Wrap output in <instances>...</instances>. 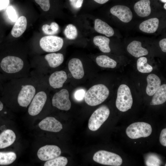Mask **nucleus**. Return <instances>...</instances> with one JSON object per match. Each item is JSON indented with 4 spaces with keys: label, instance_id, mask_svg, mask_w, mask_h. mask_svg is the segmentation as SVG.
Returning <instances> with one entry per match:
<instances>
[{
    "label": "nucleus",
    "instance_id": "38",
    "mask_svg": "<svg viewBox=\"0 0 166 166\" xmlns=\"http://www.w3.org/2000/svg\"><path fill=\"white\" fill-rule=\"evenodd\" d=\"M159 45L161 48L162 50L164 52H166V38H164L160 40L159 42Z\"/></svg>",
    "mask_w": 166,
    "mask_h": 166
},
{
    "label": "nucleus",
    "instance_id": "9",
    "mask_svg": "<svg viewBox=\"0 0 166 166\" xmlns=\"http://www.w3.org/2000/svg\"><path fill=\"white\" fill-rule=\"evenodd\" d=\"M64 43L63 39L55 36H48L42 38L39 41V46L44 51L54 53L60 50Z\"/></svg>",
    "mask_w": 166,
    "mask_h": 166
},
{
    "label": "nucleus",
    "instance_id": "36",
    "mask_svg": "<svg viewBox=\"0 0 166 166\" xmlns=\"http://www.w3.org/2000/svg\"><path fill=\"white\" fill-rule=\"evenodd\" d=\"M160 144L164 146H166V128L162 129L160 136Z\"/></svg>",
    "mask_w": 166,
    "mask_h": 166
},
{
    "label": "nucleus",
    "instance_id": "29",
    "mask_svg": "<svg viewBox=\"0 0 166 166\" xmlns=\"http://www.w3.org/2000/svg\"><path fill=\"white\" fill-rule=\"evenodd\" d=\"M68 163V160L64 156H58L53 159L47 160L44 164V166H65Z\"/></svg>",
    "mask_w": 166,
    "mask_h": 166
},
{
    "label": "nucleus",
    "instance_id": "5",
    "mask_svg": "<svg viewBox=\"0 0 166 166\" xmlns=\"http://www.w3.org/2000/svg\"><path fill=\"white\" fill-rule=\"evenodd\" d=\"M133 99L129 87L125 84L120 85L117 92L116 105L117 109L121 112H126L131 109Z\"/></svg>",
    "mask_w": 166,
    "mask_h": 166
},
{
    "label": "nucleus",
    "instance_id": "18",
    "mask_svg": "<svg viewBox=\"0 0 166 166\" xmlns=\"http://www.w3.org/2000/svg\"><path fill=\"white\" fill-rule=\"evenodd\" d=\"M150 0H140L136 2L134 9L139 16L144 17L149 16L151 13Z\"/></svg>",
    "mask_w": 166,
    "mask_h": 166
},
{
    "label": "nucleus",
    "instance_id": "2",
    "mask_svg": "<svg viewBox=\"0 0 166 166\" xmlns=\"http://www.w3.org/2000/svg\"><path fill=\"white\" fill-rule=\"evenodd\" d=\"M31 67L26 59L19 55H0V73L7 81L30 76Z\"/></svg>",
    "mask_w": 166,
    "mask_h": 166
},
{
    "label": "nucleus",
    "instance_id": "24",
    "mask_svg": "<svg viewBox=\"0 0 166 166\" xmlns=\"http://www.w3.org/2000/svg\"><path fill=\"white\" fill-rule=\"evenodd\" d=\"M153 95L150 103L151 105H159L164 103L166 101V84L160 85Z\"/></svg>",
    "mask_w": 166,
    "mask_h": 166
},
{
    "label": "nucleus",
    "instance_id": "19",
    "mask_svg": "<svg viewBox=\"0 0 166 166\" xmlns=\"http://www.w3.org/2000/svg\"><path fill=\"white\" fill-rule=\"evenodd\" d=\"M127 50L131 55L136 57L147 55L148 53V50L142 47L141 42L137 41L130 43L127 46Z\"/></svg>",
    "mask_w": 166,
    "mask_h": 166
},
{
    "label": "nucleus",
    "instance_id": "20",
    "mask_svg": "<svg viewBox=\"0 0 166 166\" xmlns=\"http://www.w3.org/2000/svg\"><path fill=\"white\" fill-rule=\"evenodd\" d=\"M27 25V19L25 17H20L16 21L11 31L12 36L15 38L20 36L25 31Z\"/></svg>",
    "mask_w": 166,
    "mask_h": 166
},
{
    "label": "nucleus",
    "instance_id": "15",
    "mask_svg": "<svg viewBox=\"0 0 166 166\" xmlns=\"http://www.w3.org/2000/svg\"><path fill=\"white\" fill-rule=\"evenodd\" d=\"M38 126L42 130L53 132H59L62 128L61 123L52 117H46L39 122Z\"/></svg>",
    "mask_w": 166,
    "mask_h": 166
},
{
    "label": "nucleus",
    "instance_id": "8",
    "mask_svg": "<svg viewBox=\"0 0 166 166\" xmlns=\"http://www.w3.org/2000/svg\"><path fill=\"white\" fill-rule=\"evenodd\" d=\"M93 159L101 164L113 166H120L122 163V160L119 155L105 150H100L94 154Z\"/></svg>",
    "mask_w": 166,
    "mask_h": 166
},
{
    "label": "nucleus",
    "instance_id": "4",
    "mask_svg": "<svg viewBox=\"0 0 166 166\" xmlns=\"http://www.w3.org/2000/svg\"><path fill=\"white\" fill-rule=\"evenodd\" d=\"M109 92L108 88L102 84L95 85L85 93L84 98L89 105L95 106L103 102L108 97Z\"/></svg>",
    "mask_w": 166,
    "mask_h": 166
},
{
    "label": "nucleus",
    "instance_id": "16",
    "mask_svg": "<svg viewBox=\"0 0 166 166\" xmlns=\"http://www.w3.org/2000/svg\"><path fill=\"white\" fill-rule=\"evenodd\" d=\"M69 69L73 77L76 79L82 78L84 75L83 65L81 61L77 58H73L68 63Z\"/></svg>",
    "mask_w": 166,
    "mask_h": 166
},
{
    "label": "nucleus",
    "instance_id": "27",
    "mask_svg": "<svg viewBox=\"0 0 166 166\" xmlns=\"http://www.w3.org/2000/svg\"><path fill=\"white\" fill-rule=\"evenodd\" d=\"M16 157V154L13 152H0V165L10 164L15 160Z\"/></svg>",
    "mask_w": 166,
    "mask_h": 166
},
{
    "label": "nucleus",
    "instance_id": "30",
    "mask_svg": "<svg viewBox=\"0 0 166 166\" xmlns=\"http://www.w3.org/2000/svg\"><path fill=\"white\" fill-rule=\"evenodd\" d=\"M43 33L48 35H53L57 34L59 30L58 25L56 22H52L50 25L45 24L42 27Z\"/></svg>",
    "mask_w": 166,
    "mask_h": 166
},
{
    "label": "nucleus",
    "instance_id": "35",
    "mask_svg": "<svg viewBox=\"0 0 166 166\" xmlns=\"http://www.w3.org/2000/svg\"><path fill=\"white\" fill-rule=\"evenodd\" d=\"M85 91L83 89H80L76 91L74 94L75 98L77 101H81L84 98Z\"/></svg>",
    "mask_w": 166,
    "mask_h": 166
},
{
    "label": "nucleus",
    "instance_id": "1",
    "mask_svg": "<svg viewBox=\"0 0 166 166\" xmlns=\"http://www.w3.org/2000/svg\"><path fill=\"white\" fill-rule=\"evenodd\" d=\"M39 83V79L31 75L11 79L5 83L2 93L5 97L15 99L18 106L26 108L36 92Z\"/></svg>",
    "mask_w": 166,
    "mask_h": 166
},
{
    "label": "nucleus",
    "instance_id": "37",
    "mask_svg": "<svg viewBox=\"0 0 166 166\" xmlns=\"http://www.w3.org/2000/svg\"><path fill=\"white\" fill-rule=\"evenodd\" d=\"M84 0H69L71 5L75 9H78L81 8Z\"/></svg>",
    "mask_w": 166,
    "mask_h": 166
},
{
    "label": "nucleus",
    "instance_id": "33",
    "mask_svg": "<svg viewBox=\"0 0 166 166\" xmlns=\"http://www.w3.org/2000/svg\"><path fill=\"white\" fill-rule=\"evenodd\" d=\"M38 4L41 9L44 11L49 10L50 7L49 0H34Z\"/></svg>",
    "mask_w": 166,
    "mask_h": 166
},
{
    "label": "nucleus",
    "instance_id": "28",
    "mask_svg": "<svg viewBox=\"0 0 166 166\" xmlns=\"http://www.w3.org/2000/svg\"><path fill=\"white\" fill-rule=\"evenodd\" d=\"M137 67V70L142 73H149L153 70L152 67L147 63V59L145 57H140L138 59Z\"/></svg>",
    "mask_w": 166,
    "mask_h": 166
},
{
    "label": "nucleus",
    "instance_id": "12",
    "mask_svg": "<svg viewBox=\"0 0 166 166\" xmlns=\"http://www.w3.org/2000/svg\"><path fill=\"white\" fill-rule=\"evenodd\" d=\"M47 65L41 71L38 73H32L36 75L43 74L46 67L51 69H55L58 67L63 62L64 58L63 54L61 53H51L46 54L44 57Z\"/></svg>",
    "mask_w": 166,
    "mask_h": 166
},
{
    "label": "nucleus",
    "instance_id": "39",
    "mask_svg": "<svg viewBox=\"0 0 166 166\" xmlns=\"http://www.w3.org/2000/svg\"><path fill=\"white\" fill-rule=\"evenodd\" d=\"M9 0H0V10L6 8L9 3Z\"/></svg>",
    "mask_w": 166,
    "mask_h": 166
},
{
    "label": "nucleus",
    "instance_id": "41",
    "mask_svg": "<svg viewBox=\"0 0 166 166\" xmlns=\"http://www.w3.org/2000/svg\"><path fill=\"white\" fill-rule=\"evenodd\" d=\"M97 3L100 4H103L106 3L109 0H93Z\"/></svg>",
    "mask_w": 166,
    "mask_h": 166
},
{
    "label": "nucleus",
    "instance_id": "26",
    "mask_svg": "<svg viewBox=\"0 0 166 166\" xmlns=\"http://www.w3.org/2000/svg\"><path fill=\"white\" fill-rule=\"evenodd\" d=\"M96 61L99 66L103 68H114L117 64L115 61L105 55L98 56L96 59Z\"/></svg>",
    "mask_w": 166,
    "mask_h": 166
},
{
    "label": "nucleus",
    "instance_id": "22",
    "mask_svg": "<svg viewBox=\"0 0 166 166\" xmlns=\"http://www.w3.org/2000/svg\"><path fill=\"white\" fill-rule=\"evenodd\" d=\"M159 22V20L157 18H150L141 23L139 26V29L144 32L152 33L157 30Z\"/></svg>",
    "mask_w": 166,
    "mask_h": 166
},
{
    "label": "nucleus",
    "instance_id": "44",
    "mask_svg": "<svg viewBox=\"0 0 166 166\" xmlns=\"http://www.w3.org/2000/svg\"><path fill=\"white\" fill-rule=\"evenodd\" d=\"M164 8L165 10H166V3H165L164 4Z\"/></svg>",
    "mask_w": 166,
    "mask_h": 166
},
{
    "label": "nucleus",
    "instance_id": "14",
    "mask_svg": "<svg viewBox=\"0 0 166 166\" xmlns=\"http://www.w3.org/2000/svg\"><path fill=\"white\" fill-rule=\"evenodd\" d=\"M67 78L66 73L63 70L56 71L50 75L48 82L50 87L53 89L62 88Z\"/></svg>",
    "mask_w": 166,
    "mask_h": 166
},
{
    "label": "nucleus",
    "instance_id": "31",
    "mask_svg": "<svg viewBox=\"0 0 166 166\" xmlns=\"http://www.w3.org/2000/svg\"><path fill=\"white\" fill-rule=\"evenodd\" d=\"M64 33L66 37L70 40L75 39L78 35V31L76 27L72 24H69L67 26Z\"/></svg>",
    "mask_w": 166,
    "mask_h": 166
},
{
    "label": "nucleus",
    "instance_id": "11",
    "mask_svg": "<svg viewBox=\"0 0 166 166\" xmlns=\"http://www.w3.org/2000/svg\"><path fill=\"white\" fill-rule=\"evenodd\" d=\"M61 153L60 148L55 145H46L38 150L37 156L39 159L46 161L59 156Z\"/></svg>",
    "mask_w": 166,
    "mask_h": 166
},
{
    "label": "nucleus",
    "instance_id": "7",
    "mask_svg": "<svg viewBox=\"0 0 166 166\" xmlns=\"http://www.w3.org/2000/svg\"><path fill=\"white\" fill-rule=\"evenodd\" d=\"M108 107L103 105L95 110L89 121L88 127L92 131L97 130L106 120L110 114Z\"/></svg>",
    "mask_w": 166,
    "mask_h": 166
},
{
    "label": "nucleus",
    "instance_id": "42",
    "mask_svg": "<svg viewBox=\"0 0 166 166\" xmlns=\"http://www.w3.org/2000/svg\"><path fill=\"white\" fill-rule=\"evenodd\" d=\"M4 108V105L3 103L0 101V111H2Z\"/></svg>",
    "mask_w": 166,
    "mask_h": 166
},
{
    "label": "nucleus",
    "instance_id": "10",
    "mask_svg": "<svg viewBox=\"0 0 166 166\" xmlns=\"http://www.w3.org/2000/svg\"><path fill=\"white\" fill-rule=\"evenodd\" d=\"M52 106L57 109L68 111L71 107V103L69 98V93L66 89H62L56 92L52 99Z\"/></svg>",
    "mask_w": 166,
    "mask_h": 166
},
{
    "label": "nucleus",
    "instance_id": "3",
    "mask_svg": "<svg viewBox=\"0 0 166 166\" xmlns=\"http://www.w3.org/2000/svg\"><path fill=\"white\" fill-rule=\"evenodd\" d=\"M39 79V83L36 92L28 106V112L32 116L38 114L43 109L47 99V94L45 89L44 81Z\"/></svg>",
    "mask_w": 166,
    "mask_h": 166
},
{
    "label": "nucleus",
    "instance_id": "6",
    "mask_svg": "<svg viewBox=\"0 0 166 166\" xmlns=\"http://www.w3.org/2000/svg\"><path fill=\"white\" fill-rule=\"evenodd\" d=\"M152 131L151 125L144 122L133 123L127 127L126 131L128 136L132 139L148 137Z\"/></svg>",
    "mask_w": 166,
    "mask_h": 166
},
{
    "label": "nucleus",
    "instance_id": "32",
    "mask_svg": "<svg viewBox=\"0 0 166 166\" xmlns=\"http://www.w3.org/2000/svg\"><path fill=\"white\" fill-rule=\"evenodd\" d=\"M146 162L147 166H160L161 163L158 157L153 155L147 157Z\"/></svg>",
    "mask_w": 166,
    "mask_h": 166
},
{
    "label": "nucleus",
    "instance_id": "43",
    "mask_svg": "<svg viewBox=\"0 0 166 166\" xmlns=\"http://www.w3.org/2000/svg\"><path fill=\"white\" fill-rule=\"evenodd\" d=\"M161 1L164 3L166 2V0H160Z\"/></svg>",
    "mask_w": 166,
    "mask_h": 166
},
{
    "label": "nucleus",
    "instance_id": "13",
    "mask_svg": "<svg viewBox=\"0 0 166 166\" xmlns=\"http://www.w3.org/2000/svg\"><path fill=\"white\" fill-rule=\"evenodd\" d=\"M110 12L113 15L124 23L129 22L132 18V14L131 10L129 7L125 6H115L110 9Z\"/></svg>",
    "mask_w": 166,
    "mask_h": 166
},
{
    "label": "nucleus",
    "instance_id": "21",
    "mask_svg": "<svg viewBox=\"0 0 166 166\" xmlns=\"http://www.w3.org/2000/svg\"><path fill=\"white\" fill-rule=\"evenodd\" d=\"M16 135L11 130L7 129L0 134V148H3L12 144L16 139Z\"/></svg>",
    "mask_w": 166,
    "mask_h": 166
},
{
    "label": "nucleus",
    "instance_id": "25",
    "mask_svg": "<svg viewBox=\"0 0 166 166\" xmlns=\"http://www.w3.org/2000/svg\"><path fill=\"white\" fill-rule=\"evenodd\" d=\"M110 41L109 38L101 35L96 36L93 39L94 44L99 47L101 52L105 53H108L111 51L109 46Z\"/></svg>",
    "mask_w": 166,
    "mask_h": 166
},
{
    "label": "nucleus",
    "instance_id": "23",
    "mask_svg": "<svg viewBox=\"0 0 166 166\" xmlns=\"http://www.w3.org/2000/svg\"><path fill=\"white\" fill-rule=\"evenodd\" d=\"M94 28L98 33L110 37L114 34L113 29L107 23L99 19H96L94 22Z\"/></svg>",
    "mask_w": 166,
    "mask_h": 166
},
{
    "label": "nucleus",
    "instance_id": "34",
    "mask_svg": "<svg viewBox=\"0 0 166 166\" xmlns=\"http://www.w3.org/2000/svg\"><path fill=\"white\" fill-rule=\"evenodd\" d=\"M6 12L8 17L12 21L15 22L17 19V15L16 12L13 7L11 6L7 8Z\"/></svg>",
    "mask_w": 166,
    "mask_h": 166
},
{
    "label": "nucleus",
    "instance_id": "17",
    "mask_svg": "<svg viewBox=\"0 0 166 166\" xmlns=\"http://www.w3.org/2000/svg\"><path fill=\"white\" fill-rule=\"evenodd\" d=\"M147 85L146 93L149 96L153 95L161 85V80L156 75L151 74L147 78Z\"/></svg>",
    "mask_w": 166,
    "mask_h": 166
},
{
    "label": "nucleus",
    "instance_id": "40",
    "mask_svg": "<svg viewBox=\"0 0 166 166\" xmlns=\"http://www.w3.org/2000/svg\"><path fill=\"white\" fill-rule=\"evenodd\" d=\"M7 80L0 73V93H2L3 90V85L5 83Z\"/></svg>",
    "mask_w": 166,
    "mask_h": 166
}]
</instances>
